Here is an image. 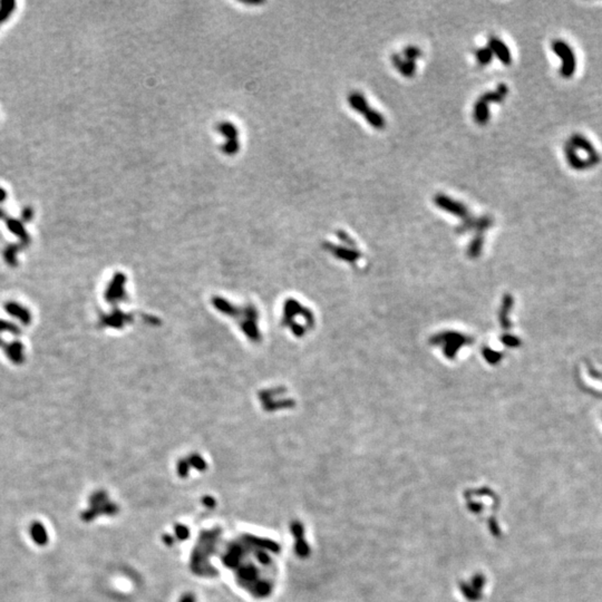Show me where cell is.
<instances>
[{
    "mask_svg": "<svg viewBox=\"0 0 602 602\" xmlns=\"http://www.w3.org/2000/svg\"><path fill=\"white\" fill-rule=\"evenodd\" d=\"M474 120L479 125H485L490 120V110L488 104L482 101L481 98L474 105Z\"/></svg>",
    "mask_w": 602,
    "mask_h": 602,
    "instance_id": "7",
    "label": "cell"
},
{
    "mask_svg": "<svg viewBox=\"0 0 602 602\" xmlns=\"http://www.w3.org/2000/svg\"><path fill=\"white\" fill-rule=\"evenodd\" d=\"M509 94V87L505 84H500L497 86V88L495 90H493V92H487L484 95H482L481 98L482 101H484L485 103H501L504 101V98L506 97V95Z\"/></svg>",
    "mask_w": 602,
    "mask_h": 602,
    "instance_id": "6",
    "label": "cell"
},
{
    "mask_svg": "<svg viewBox=\"0 0 602 602\" xmlns=\"http://www.w3.org/2000/svg\"><path fill=\"white\" fill-rule=\"evenodd\" d=\"M364 117L374 129L384 130L385 126H386V120H385V117L376 110H372V108H369V110L364 114Z\"/></svg>",
    "mask_w": 602,
    "mask_h": 602,
    "instance_id": "8",
    "label": "cell"
},
{
    "mask_svg": "<svg viewBox=\"0 0 602 602\" xmlns=\"http://www.w3.org/2000/svg\"><path fill=\"white\" fill-rule=\"evenodd\" d=\"M475 57H476L477 63L481 66H486L491 63L492 58H493V53L488 47H483V48H478L476 52H475Z\"/></svg>",
    "mask_w": 602,
    "mask_h": 602,
    "instance_id": "10",
    "label": "cell"
},
{
    "mask_svg": "<svg viewBox=\"0 0 602 602\" xmlns=\"http://www.w3.org/2000/svg\"><path fill=\"white\" fill-rule=\"evenodd\" d=\"M31 536L34 537L35 542L39 543V544H43L44 542L47 541L46 530L39 523H36L33 526V529H31Z\"/></svg>",
    "mask_w": 602,
    "mask_h": 602,
    "instance_id": "11",
    "label": "cell"
},
{
    "mask_svg": "<svg viewBox=\"0 0 602 602\" xmlns=\"http://www.w3.org/2000/svg\"><path fill=\"white\" fill-rule=\"evenodd\" d=\"M4 216H6V212H4V210L0 207V219L4 218Z\"/></svg>",
    "mask_w": 602,
    "mask_h": 602,
    "instance_id": "17",
    "label": "cell"
},
{
    "mask_svg": "<svg viewBox=\"0 0 602 602\" xmlns=\"http://www.w3.org/2000/svg\"><path fill=\"white\" fill-rule=\"evenodd\" d=\"M7 226L9 229H10L13 233H16L17 235H19L24 240L28 239V235H27V232L24 229V226L20 223V221H18L16 219H7Z\"/></svg>",
    "mask_w": 602,
    "mask_h": 602,
    "instance_id": "12",
    "label": "cell"
},
{
    "mask_svg": "<svg viewBox=\"0 0 602 602\" xmlns=\"http://www.w3.org/2000/svg\"><path fill=\"white\" fill-rule=\"evenodd\" d=\"M482 243H483V238H481V237H479V235H478V237H476V238H475V239L473 240L472 244H470V252H473V253L477 252V251H478V249L481 248Z\"/></svg>",
    "mask_w": 602,
    "mask_h": 602,
    "instance_id": "15",
    "label": "cell"
},
{
    "mask_svg": "<svg viewBox=\"0 0 602 602\" xmlns=\"http://www.w3.org/2000/svg\"><path fill=\"white\" fill-rule=\"evenodd\" d=\"M7 199V192L6 190H3L2 188H0V204L6 201Z\"/></svg>",
    "mask_w": 602,
    "mask_h": 602,
    "instance_id": "16",
    "label": "cell"
},
{
    "mask_svg": "<svg viewBox=\"0 0 602 602\" xmlns=\"http://www.w3.org/2000/svg\"><path fill=\"white\" fill-rule=\"evenodd\" d=\"M433 201L437 207H440V209L446 212H450V213L457 216V218H462L465 220L469 216L468 209L463 203L453 200V199L445 196V194H435L433 198Z\"/></svg>",
    "mask_w": 602,
    "mask_h": 602,
    "instance_id": "2",
    "label": "cell"
},
{
    "mask_svg": "<svg viewBox=\"0 0 602 602\" xmlns=\"http://www.w3.org/2000/svg\"><path fill=\"white\" fill-rule=\"evenodd\" d=\"M402 54H404L405 60L415 62L419 57H422V49L416 46H407Z\"/></svg>",
    "mask_w": 602,
    "mask_h": 602,
    "instance_id": "13",
    "label": "cell"
},
{
    "mask_svg": "<svg viewBox=\"0 0 602 602\" xmlns=\"http://www.w3.org/2000/svg\"><path fill=\"white\" fill-rule=\"evenodd\" d=\"M391 61L393 65L396 67L398 71L405 77H413L416 73V64L415 62L402 60L400 54H393L391 56Z\"/></svg>",
    "mask_w": 602,
    "mask_h": 602,
    "instance_id": "4",
    "label": "cell"
},
{
    "mask_svg": "<svg viewBox=\"0 0 602 602\" xmlns=\"http://www.w3.org/2000/svg\"><path fill=\"white\" fill-rule=\"evenodd\" d=\"M348 102H349V105L351 106L352 110L360 113V114L363 115L370 108L367 99L359 92L350 93L349 96H348Z\"/></svg>",
    "mask_w": 602,
    "mask_h": 602,
    "instance_id": "5",
    "label": "cell"
},
{
    "mask_svg": "<svg viewBox=\"0 0 602 602\" xmlns=\"http://www.w3.org/2000/svg\"><path fill=\"white\" fill-rule=\"evenodd\" d=\"M552 51L561 60L560 74L564 78H571L577 69V58L572 47L564 40L555 39L551 44Z\"/></svg>",
    "mask_w": 602,
    "mask_h": 602,
    "instance_id": "1",
    "label": "cell"
},
{
    "mask_svg": "<svg viewBox=\"0 0 602 602\" xmlns=\"http://www.w3.org/2000/svg\"><path fill=\"white\" fill-rule=\"evenodd\" d=\"M33 215H34V211H33V209H31L30 206H26L25 209L22 210V212H21V219L24 220L25 222H28L29 220H31V218H33Z\"/></svg>",
    "mask_w": 602,
    "mask_h": 602,
    "instance_id": "14",
    "label": "cell"
},
{
    "mask_svg": "<svg viewBox=\"0 0 602 602\" xmlns=\"http://www.w3.org/2000/svg\"><path fill=\"white\" fill-rule=\"evenodd\" d=\"M16 2L13 0H2L0 1V24L6 21L15 10Z\"/></svg>",
    "mask_w": 602,
    "mask_h": 602,
    "instance_id": "9",
    "label": "cell"
},
{
    "mask_svg": "<svg viewBox=\"0 0 602 602\" xmlns=\"http://www.w3.org/2000/svg\"><path fill=\"white\" fill-rule=\"evenodd\" d=\"M488 48L491 49L493 55H495L499 60L503 63L504 65L509 66L511 65V63H512V55H511V51L510 48L508 47V45H506L503 40H501L496 37H491L488 39Z\"/></svg>",
    "mask_w": 602,
    "mask_h": 602,
    "instance_id": "3",
    "label": "cell"
}]
</instances>
